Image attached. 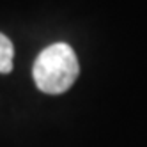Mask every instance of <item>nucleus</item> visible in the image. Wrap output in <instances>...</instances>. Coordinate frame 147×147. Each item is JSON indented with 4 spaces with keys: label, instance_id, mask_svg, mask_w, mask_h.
I'll return each instance as SVG.
<instances>
[{
    "label": "nucleus",
    "instance_id": "f257e3e1",
    "mask_svg": "<svg viewBox=\"0 0 147 147\" xmlns=\"http://www.w3.org/2000/svg\"><path fill=\"white\" fill-rule=\"evenodd\" d=\"M78 59L67 43H53L37 55L32 76L41 92L45 94H64L78 78Z\"/></svg>",
    "mask_w": 147,
    "mask_h": 147
},
{
    "label": "nucleus",
    "instance_id": "f03ea898",
    "mask_svg": "<svg viewBox=\"0 0 147 147\" xmlns=\"http://www.w3.org/2000/svg\"><path fill=\"white\" fill-rule=\"evenodd\" d=\"M13 57H14L13 43L9 41V37L0 34V73L2 75H7L13 71Z\"/></svg>",
    "mask_w": 147,
    "mask_h": 147
}]
</instances>
